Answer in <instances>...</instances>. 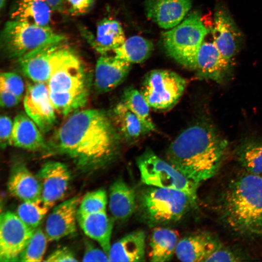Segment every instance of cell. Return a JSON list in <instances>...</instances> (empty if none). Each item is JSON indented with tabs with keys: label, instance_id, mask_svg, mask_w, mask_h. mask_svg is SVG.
Returning a JSON list of instances; mask_svg holds the SVG:
<instances>
[{
	"label": "cell",
	"instance_id": "obj_1",
	"mask_svg": "<svg viewBox=\"0 0 262 262\" xmlns=\"http://www.w3.org/2000/svg\"><path fill=\"white\" fill-rule=\"evenodd\" d=\"M120 139L106 113L88 109L73 113L55 133L51 145L82 165H98L116 157Z\"/></svg>",
	"mask_w": 262,
	"mask_h": 262
},
{
	"label": "cell",
	"instance_id": "obj_2",
	"mask_svg": "<svg viewBox=\"0 0 262 262\" xmlns=\"http://www.w3.org/2000/svg\"><path fill=\"white\" fill-rule=\"evenodd\" d=\"M228 142L211 123L203 122L183 131L171 143L167 161L186 177L199 183L218 171Z\"/></svg>",
	"mask_w": 262,
	"mask_h": 262
},
{
	"label": "cell",
	"instance_id": "obj_3",
	"mask_svg": "<svg viewBox=\"0 0 262 262\" xmlns=\"http://www.w3.org/2000/svg\"><path fill=\"white\" fill-rule=\"evenodd\" d=\"M219 211L222 221L235 232L262 235V177L247 172L234 177L221 194Z\"/></svg>",
	"mask_w": 262,
	"mask_h": 262
},
{
	"label": "cell",
	"instance_id": "obj_4",
	"mask_svg": "<svg viewBox=\"0 0 262 262\" xmlns=\"http://www.w3.org/2000/svg\"><path fill=\"white\" fill-rule=\"evenodd\" d=\"M47 84L55 109L62 115L79 110L87 102L90 79L78 55L56 70Z\"/></svg>",
	"mask_w": 262,
	"mask_h": 262
},
{
	"label": "cell",
	"instance_id": "obj_5",
	"mask_svg": "<svg viewBox=\"0 0 262 262\" xmlns=\"http://www.w3.org/2000/svg\"><path fill=\"white\" fill-rule=\"evenodd\" d=\"M139 204L142 218L151 227L176 222L194 206L182 191L154 186L142 193Z\"/></svg>",
	"mask_w": 262,
	"mask_h": 262
},
{
	"label": "cell",
	"instance_id": "obj_6",
	"mask_svg": "<svg viewBox=\"0 0 262 262\" xmlns=\"http://www.w3.org/2000/svg\"><path fill=\"white\" fill-rule=\"evenodd\" d=\"M211 28L206 26L198 12H193L162 37L167 54L183 66L191 69L196 56Z\"/></svg>",
	"mask_w": 262,
	"mask_h": 262
},
{
	"label": "cell",
	"instance_id": "obj_7",
	"mask_svg": "<svg viewBox=\"0 0 262 262\" xmlns=\"http://www.w3.org/2000/svg\"><path fill=\"white\" fill-rule=\"evenodd\" d=\"M66 40L49 26L12 20L5 24L0 34V47L9 58L19 59L41 47Z\"/></svg>",
	"mask_w": 262,
	"mask_h": 262
},
{
	"label": "cell",
	"instance_id": "obj_8",
	"mask_svg": "<svg viewBox=\"0 0 262 262\" xmlns=\"http://www.w3.org/2000/svg\"><path fill=\"white\" fill-rule=\"evenodd\" d=\"M142 181L150 186L182 191L191 198L194 205L197 199V183L186 177L168 161L146 149L136 160Z\"/></svg>",
	"mask_w": 262,
	"mask_h": 262
},
{
	"label": "cell",
	"instance_id": "obj_9",
	"mask_svg": "<svg viewBox=\"0 0 262 262\" xmlns=\"http://www.w3.org/2000/svg\"><path fill=\"white\" fill-rule=\"evenodd\" d=\"M186 85V80L174 71L154 69L144 76L140 91L150 108L164 111L175 106Z\"/></svg>",
	"mask_w": 262,
	"mask_h": 262
},
{
	"label": "cell",
	"instance_id": "obj_10",
	"mask_svg": "<svg viewBox=\"0 0 262 262\" xmlns=\"http://www.w3.org/2000/svg\"><path fill=\"white\" fill-rule=\"evenodd\" d=\"M65 42L41 47L17 60L23 74L33 82L47 83L56 70L77 56Z\"/></svg>",
	"mask_w": 262,
	"mask_h": 262
},
{
	"label": "cell",
	"instance_id": "obj_11",
	"mask_svg": "<svg viewBox=\"0 0 262 262\" xmlns=\"http://www.w3.org/2000/svg\"><path fill=\"white\" fill-rule=\"evenodd\" d=\"M34 229L27 226L10 211L0 217V261H19V257L32 237Z\"/></svg>",
	"mask_w": 262,
	"mask_h": 262
},
{
	"label": "cell",
	"instance_id": "obj_12",
	"mask_svg": "<svg viewBox=\"0 0 262 262\" xmlns=\"http://www.w3.org/2000/svg\"><path fill=\"white\" fill-rule=\"evenodd\" d=\"M211 32L218 49L225 59L231 62L241 49L244 36L229 10L221 2H217L215 6Z\"/></svg>",
	"mask_w": 262,
	"mask_h": 262
},
{
	"label": "cell",
	"instance_id": "obj_13",
	"mask_svg": "<svg viewBox=\"0 0 262 262\" xmlns=\"http://www.w3.org/2000/svg\"><path fill=\"white\" fill-rule=\"evenodd\" d=\"M23 104L25 113L42 132H47L52 128L56 121V111L51 101L47 83H29Z\"/></svg>",
	"mask_w": 262,
	"mask_h": 262
},
{
	"label": "cell",
	"instance_id": "obj_14",
	"mask_svg": "<svg viewBox=\"0 0 262 262\" xmlns=\"http://www.w3.org/2000/svg\"><path fill=\"white\" fill-rule=\"evenodd\" d=\"M192 70L201 79L225 82L232 72L231 62L221 54L213 41H203L196 56Z\"/></svg>",
	"mask_w": 262,
	"mask_h": 262
},
{
	"label": "cell",
	"instance_id": "obj_15",
	"mask_svg": "<svg viewBox=\"0 0 262 262\" xmlns=\"http://www.w3.org/2000/svg\"><path fill=\"white\" fill-rule=\"evenodd\" d=\"M37 177L41 185L42 202L49 209L64 196L71 176L65 164L50 161L43 164Z\"/></svg>",
	"mask_w": 262,
	"mask_h": 262
},
{
	"label": "cell",
	"instance_id": "obj_16",
	"mask_svg": "<svg viewBox=\"0 0 262 262\" xmlns=\"http://www.w3.org/2000/svg\"><path fill=\"white\" fill-rule=\"evenodd\" d=\"M82 197L76 196L53 209L45 224V234L48 241H57L76 231L77 213Z\"/></svg>",
	"mask_w": 262,
	"mask_h": 262
},
{
	"label": "cell",
	"instance_id": "obj_17",
	"mask_svg": "<svg viewBox=\"0 0 262 262\" xmlns=\"http://www.w3.org/2000/svg\"><path fill=\"white\" fill-rule=\"evenodd\" d=\"M191 6V0H146L145 2L147 16L166 29L181 22Z\"/></svg>",
	"mask_w": 262,
	"mask_h": 262
},
{
	"label": "cell",
	"instance_id": "obj_18",
	"mask_svg": "<svg viewBox=\"0 0 262 262\" xmlns=\"http://www.w3.org/2000/svg\"><path fill=\"white\" fill-rule=\"evenodd\" d=\"M131 64L115 55H102L95 67L94 85L97 90L105 93L122 83L128 76Z\"/></svg>",
	"mask_w": 262,
	"mask_h": 262
},
{
	"label": "cell",
	"instance_id": "obj_19",
	"mask_svg": "<svg viewBox=\"0 0 262 262\" xmlns=\"http://www.w3.org/2000/svg\"><path fill=\"white\" fill-rule=\"evenodd\" d=\"M221 246L219 240L213 235L205 232H197L180 239L175 254L182 262H205Z\"/></svg>",
	"mask_w": 262,
	"mask_h": 262
},
{
	"label": "cell",
	"instance_id": "obj_20",
	"mask_svg": "<svg viewBox=\"0 0 262 262\" xmlns=\"http://www.w3.org/2000/svg\"><path fill=\"white\" fill-rule=\"evenodd\" d=\"M41 132L26 113H20L16 115L13 121L9 145L30 150L42 149L46 145Z\"/></svg>",
	"mask_w": 262,
	"mask_h": 262
},
{
	"label": "cell",
	"instance_id": "obj_21",
	"mask_svg": "<svg viewBox=\"0 0 262 262\" xmlns=\"http://www.w3.org/2000/svg\"><path fill=\"white\" fill-rule=\"evenodd\" d=\"M8 189L13 196L23 201L42 202L39 181L23 164H16L12 169Z\"/></svg>",
	"mask_w": 262,
	"mask_h": 262
},
{
	"label": "cell",
	"instance_id": "obj_22",
	"mask_svg": "<svg viewBox=\"0 0 262 262\" xmlns=\"http://www.w3.org/2000/svg\"><path fill=\"white\" fill-rule=\"evenodd\" d=\"M77 222L84 233L96 241L108 255L111 246L114 222L106 212L92 213H78Z\"/></svg>",
	"mask_w": 262,
	"mask_h": 262
},
{
	"label": "cell",
	"instance_id": "obj_23",
	"mask_svg": "<svg viewBox=\"0 0 262 262\" xmlns=\"http://www.w3.org/2000/svg\"><path fill=\"white\" fill-rule=\"evenodd\" d=\"M146 235L136 230L124 236L111 245L108 254L109 262L145 261Z\"/></svg>",
	"mask_w": 262,
	"mask_h": 262
},
{
	"label": "cell",
	"instance_id": "obj_24",
	"mask_svg": "<svg viewBox=\"0 0 262 262\" xmlns=\"http://www.w3.org/2000/svg\"><path fill=\"white\" fill-rule=\"evenodd\" d=\"M109 204L114 218L120 221L128 219L136 209L134 190L123 179H118L110 188Z\"/></svg>",
	"mask_w": 262,
	"mask_h": 262
},
{
	"label": "cell",
	"instance_id": "obj_25",
	"mask_svg": "<svg viewBox=\"0 0 262 262\" xmlns=\"http://www.w3.org/2000/svg\"><path fill=\"white\" fill-rule=\"evenodd\" d=\"M52 11L44 0H18L11 10L10 17L12 20L48 26Z\"/></svg>",
	"mask_w": 262,
	"mask_h": 262
},
{
	"label": "cell",
	"instance_id": "obj_26",
	"mask_svg": "<svg viewBox=\"0 0 262 262\" xmlns=\"http://www.w3.org/2000/svg\"><path fill=\"white\" fill-rule=\"evenodd\" d=\"M90 41L97 51L105 55L124 42L125 33L119 22L105 18L98 23L95 36Z\"/></svg>",
	"mask_w": 262,
	"mask_h": 262
},
{
	"label": "cell",
	"instance_id": "obj_27",
	"mask_svg": "<svg viewBox=\"0 0 262 262\" xmlns=\"http://www.w3.org/2000/svg\"><path fill=\"white\" fill-rule=\"evenodd\" d=\"M113 121L120 136L128 142H134L149 132L142 121L123 102L113 111Z\"/></svg>",
	"mask_w": 262,
	"mask_h": 262
},
{
	"label": "cell",
	"instance_id": "obj_28",
	"mask_svg": "<svg viewBox=\"0 0 262 262\" xmlns=\"http://www.w3.org/2000/svg\"><path fill=\"white\" fill-rule=\"evenodd\" d=\"M180 239L178 232L174 229L163 227L155 228L149 242L150 261H169L175 253Z\"/></svg>",
	"mask_w": 262,
	"mask_h": 262
},
{
	"label": "cell",
	"instance_id": "obj_29",
	"mask_svg": "<svg viewBox=\"0 0 262 262\" xmlns=\"http://www.w3.org/2000/svg\"><path fill=\"white\" fill-rule=\"evenodd\" d=\"M153 49L152 43L140 36H131L114 50L115 56L131 64L146 60Z\"/></svg>",
	"mask_w": 262,
	"mask_h": 262
},
{
	"label": "cell",
	"instance_id": "obj_30",
	"mask_svg": "<svg viewBox=\"0 0 262 262\" xmlns=\"http://www.w3.org/2000/svg\"><path fill=\"white\" fill-rule=\"evenodd\" d=\"M237 159L246 172L262 173V140L249 138L241 143L236 150Z\"/></svg>",
	"mask_w": 262,
	"mask_h": 262
},
{
	"label": "cell",
	"instance_id": "obj_31",
	"mask_svg": "<svg viewBox=\"0 0 262 262\" xmlns=\"http://www.w3.org/2000/svg\"><path fill=\"white\" fill-rule=\"evenodd\" d=\"M122 101L142 121L149 132L155 130L149 113L150 108L140 91L132 87L126 88Z\"/></svg>",
	"mask_w": 262,
	"mask_h": 262
},
{
	"label": "cell",
	"instance_id": "obj_32",
	"mask_svg": "<svg viewBox=\"0 0 262 262\" xmlns=\"http://www.w3.org/2000/svg\"><path fill=\"white\" fill-rule=\"evenodd\" d=\"M46 234L41 228L34 231L26 246L20 254L19 261L27 262H39L43 261L47 241Z\"/></svg>",
	"mask_w": 262,
	"mask_h": 262
},
{
	"label": "cell",
	"instance_id": "obj_33",
	"mask_svg": "<svg viewBox=\"0 0 262 262\" xmlns=\"http://www.w3.org/2000/svg\"><path fill=\"white\" fill-rule=\"evenodd\" d=\"M48 210L42 202L23 201L17 207L16 214L27 226L35 230Z\"/></svg>",
	"mask_w": 262,
	"mask_h": 262
},
{
	"label": "cell",
	"instance_id": "obj_34",
	"mask_svg": "<svg viewBox=\"0 0 262 262\" xmlns=\"http://www.w3.org/2000/svg\"><path fill=\"white\" fill-rule=\"evenodd\" d=\"M107 203V194L104 189L90 192L82 197L78 213H92L106 212Z\"/></svg>",
	"mask_w": 262,
	"mask_h": 262
},
{
	"label": "cell",
	"instance_id": "obj_35",
	"mask_svg": "<svg viewBox=\"0 0 262 262\" xmlns=\"http://www.w3.org/2000/svg\"><path fill=\"white\" fill-rule=\"evenodd\" d=\"M0 90L12 94L19 99L22 97L24 91L22 78L14 72H3L0 78Z\"/></svg>",
	"mask_w": 262,
	"mask_h": 262
},
{
	"label": "cell",
	"instance_id": "obj_36",
	"mask_svg": "<svg viewBox=\"0 0 262 262\" xmlns=\"http://www.w3.org/2000/svg\"><path fill=\"white\" fill-rule=\"evenodd\" d=\"M244 258L236 252L221 246L215 250L205 262H239Z\"/></svg>",
	"mask_w": 262,
	"mask_h": 262
},
{
	"label": "cell",
	"instance_id": "obj_37",
	"mask_svg": "<svg viewBox=\"0 0 262 262\" xmlns=\"http://www.w3.org/2000/svg\"><path fill=\"white\" fill-rule=\"evenodd\" d=\"M83 262H107L108 256L102 249L94 246L90 243H87L83 256Z\"/></svg>",
	"mask_w": 262,
	"mask_h": 262
},
{
	"label": "cell",
	"instance_id": "obj_38",
	"mask_svg": "<svg viewBox=\"0 0 262 262\" xmlns=\"http://www.w3.org/2000/svg\"><path fill=\"white\" fill-rule=\"evenodd\" d=\"M13 127V121L7 115H1L0 118V146L4 148L9 145Z\"/></svg>",
	"mask_w": 262,
	"mask_h": 262
},
{
	"label": "cell",
	"instance_id": "obj_39",
	"mask_svg": "<svg viewBox=\"0 0 262 262\" xmlns=\"http://www.w3.org/2000/svg\"><path fill=\"white\" fill-rule=\"evenodd\" d=\"M73 252L66 247L57 249L50 254L44 261L46 262H77Z\"/></svg>",
	"mask_w": 262,
	"mask_h": 262
},
{
	"label": "cell",
	"instance_id": "obj_40",
	"mask_svg": "<svg viewBox=\"0 0 262 262\" xmlns=\"http://www.w3.org/2000/svg\"><path fill=\"white\" fill-rule=\"evenodd\" d=\"M70 13L74 16L86 13L93 5L94 0H66Z\"/></svg>",
	"mask_w": 262,
	"mask_h": 262
},
{
	"label": "cell",
	"instance_id": "obj_41",
	"mask_svg": "<svg viewBox=\"0 0 262 262\" xmlns=\"http://www.w3.org/2000/svg\"><path fill=\"white\" fill-rule=\"evenodd\" d=\"M20 101V99L16 96L5 91L0 90V103L1 107H12L17 105Z\"/></svg>",
	"mask_w": 262,
	"mask_h": 262
},
{
	"label": "cell",
	"instance_id": "obj_42",
	"mask_svg": "<svg viewBox=\"0 0 262 262\" xmlns=\"http://www.w3.org/2000/svg\"><path fill=\"white\" fill-rule=\"evenodd\" d=\"M53 11H60L63 9L64 0H44Z\"/></svg>",
	"mask_w": 262,
	"mask_h": 262
},
{
	"label": "cell",
	"instance_id": "obj_43",
	"mask_svg": "<svg viewBox=\"0 0 262 262\" xmlns=\"http://www.w3.org/2000/svg\"><path fill=\"white\" fill-rule=\"evenodd\" d=\"M7 1V0H0V7L1 10L5 7Z\"/></svg>",
	"mask_w": 262,
	"mask_h": 262
}]
</instances>
